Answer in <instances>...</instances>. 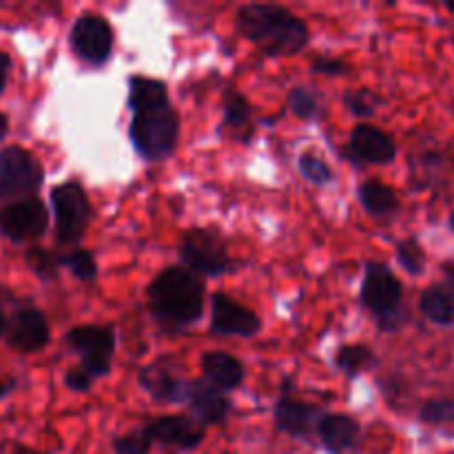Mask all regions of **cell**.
Segmentation results:
<instances>
[{"label": "cell", "mask_w": 454, "mask_h": 454, "mask_svg": "<svg viewBox=\"0 0 454 454\" xmlns=\"http://www.w3.org/2000/svg\"><path fill=\"white\" fill-rule=\"evenodd\" d=\"M4 331H7V319H4V313H3V306H0V337L4 335Z\"/></svg>", "instance_id": "cell-37"}, {"label": "cell", "mask_w": 454, "mask_h": 454, "mask_svg": "<svg viewBox=\"0 0 454 454\" xmlns=\"http://www.w3.org/2000/svg\"><path fill=\"white\" fill-rule=\"evenodd\" d=\"M448 226H450V231L454 233V213H450V220H448Z\"/></svg>", "instance_id": "cell-40"}, {"label": "cell", "mask_w": 454, "mask_h": 454, "mask_svg": "<svg viewBox=\"0 0 454 454\" xmlns=\"http://www.w3.org/2000/svg\"><path fill=\"white\" fill-rule=\"evenodd\" d=\"M43 182L44 168L31 151L18 145L0 149V200L3 202L34 198Z\"/></svg>", "instance_id": "cell-6"}, {"label": "cell", "mask_w": 454, "mask_h": 454, "mask_svg": "<svg viewBox=\"0 0 454 454\" xmlns=\"http://www.w3.org/2000/svg\"><path fill=\"white\" fill-rule=\"evenodd\" d=\"M49 211L40 198H25L0 208V235L9 242H31L47 233Z\"/></svg>", "instance_id": "cell-10"}, {"label": "cell", "mask_w": 454, "mask_h": 454, "mask_svg": "<svg viewBox=\"0 0 454 454\" xmlns=\"http://www.w3.org/2000/svg\"><path fill=\"white\" fill-rule=\"evenodd\" d=\"M364 211L372 217L393 215L399 208L397 191L380 180H366L357 191Z\"/></svg>", "instance_id": "cell-21"}, {"label": "cell", "mask_w": 454, "mask_h": 454, "mask_svg": "<svg viewBox=\"0 0 454 454\" xmlns=\"http://www.w3.org/2000/svg\"><path fill=\"white\" fill-rule=\"evenodd\" d=\"M16 454H43V452H38V450H29V448H20V450H18Z\"/></svg>", "instance_id": "cell-39"}, {"label": "cell", "mask_w": 454, "mask_h": 454, "mask_svg": "<svg viewBox=\"0 0 454 454\" xmlns=\"http://www.w3.org/2000/svg\"><path fill=\"white\" fill-rule=\"evenodd\" d=\"M341 153L355 164H390L397 158V145L393 136L381 131L380 127L362 122L353 129L348 146Z\"/></svg>", "instance_id": "cell-14"}, {"label": "cell", "mask_w": 454, "mask_h": 454, "mask_svg": "<svg viewBox=\"0 0 454 454\" xmlns=\"http://www.w3.org/2000/svg\"><path fill=\"white\" fill-rule=\"evenodd\" d=\"M9 393H12V384H7V381H0V399L7 397Z\"/></svg>", "instance_id": "cell-36"}, {"label": "cell", "mask_w": 454, "mask_h": 454, "mask_svg": "<svg viewBox=\"0 0 454 454\" xmlns=\"http://www.w3.org/2000/svg\"><path fill=\"white\" fill-rule=\"evenodd\" d=\"M9 67H12V56L0 51V71H9Z\"/></svg>", "instance_id": "cell-35"}, {"label": "cell", "mask_w": 454, "mask_h": 454, "mask_svg": "<svg viewBox=\"0 0 454 454\" xmlns=\"http://www.w3.org/2000/svg\"><path fill=\"white\" fill-rule=\"evenodd\" d=\"M251 102L235 89L224 91V106H222V127L229 129L231 136L248 137L247 129H251Z\"/></svg>", "instance_id": "cell-22"}, {"label": "cell", "mask_w": 454, "mask_h": 454, "mask_svg": "<svg viewBox=\"0 0 454 454\" xmlns=\"http://www.w3.org/2000/svg\"><path fill=\"white\" fill-rule=\"evenodd\" d=\"M129 140L146 162L167 160L180 140V114L171 105L162 80L149 75L129 78Z\"/></svg>", "instance_id": "cell-1"}, {"label": "cell", "mask_w": 454, "mask_h": 454, "mask_svg": "<svg viewBox=\"0 0 454 454\" xmlns=\"http://www.w3.org/2000/svg\"><path fill=\"white\" fill-rule=\"evenodd\" d=\"M419 419L428 426L450 424V421H454V399H446V397L428 399V402L421 406Z\"/></svg>", "instance_id": "cell-31"}, {"label": "cell", "mask_w": 454, "mask_h": 454, "mask_svg": "<svg viewBox=\"0 0 454 454\" xmlns=\"http://www.w3.org/2000/svg\"><path fill=\"white\" fill-rule=\"evenodd\" d=\"M375 353L364 344H346L335 355L337 371H341L348 377H359L366 368L375 366Z\"/></svg>", "instance_id": "cell-23"}, {"label": "cell", "mask_w": 454, "mask_h": 454, "mask_svg": "<svg viewBox=\"0 0 454 454\" xmlns=\"http://www.w3.org/2000/svg\"><path fill=\"white\" fill-rule=\"evenodd\" d=\"M397 262L406 273H411L412 278H419L426 270V251L421 248V244L415 238L402 239L397 244Z\"/></svg>", "instance_id": "cell-26"}, {"label": "cell", "mask_w": 454, "mask_h": 454, "mask_svg": "<svg viewBox=\"0 0 454 454\" xmlns=\"http://www.w3.org/2000/svg\"><path fill=\"white\" fill-rule=\"evenodd\" d=\"M93 381L96 380H93V377L80 366L71 368V371H67V375H65V386L69 390H74V393H89L93 386Z\"/></svg>", "instance_id": "cell-33"}, {"label": "cell", "mask_w": 454, "mask_h": 454, "mask_svg": "<svg viewBox=\"0 0 454 454\" xmlns=\"http://www.w3.org/2000/svg\"><path fill=\"white\" fill-rule=\"evenodd\" d=\"M377 105H380V100H377V96L371 89H348L344 93V106L359 120L372 118Z\"/></svg>", "instance_id": "cell-29"}, {"label": "cell", "mask_w": 454, "mask_h": 454, "mask_svg": "<svg viewBox=\"0 0 454 454\" xmlns=\"http://www.w3.org/2000/svg\"><path fill=\"white\" fill-rule=\"evenodd\" d=\"M9 348L18 350L22 355H31L43 350L51 340V328L43 310L35 306H20L12 317L7 319V331H4Z\"/></svg>", "instance_id": "cell-12"}, {"label": "cell", "mask_w": 454, "mask_h": 454, "mask_svg": "<svg viewBox=\"0 0 454 454\" xmlns=\"http://www.w3.org/2000/svg\"><path fill=\"white\" fill-rule=\"evenodd\" d=\"M446 9H448V12H450V13H454V3H446Z\"/></svg>", "instance_id": "cell-41"}, {"label": "cell", "mask_w": 454, "mask_h": 454, "mask_svg": "<svg viewBox=\"0 0 454 454\" xmlns=\"http://www.w3.org/2000/svg\"><path fill=\"white\" fill-rule=\"evenodd\" d=\"M137 384L153 402L160 403L186 402V395H189V381H184L162 364H149V366L140 368Z\"/></svg>", "instance_id": "cell-17"}, {"label": "cell", "mask_w": 454, "mask_h": 454, "mask_svg": "<svg viewBox=\"0 0 454 454\" xmlns=\"http://www.w3.org/2000/svg\"><path fill=\"white\" fill-rule=\"evenodd\" d=\"M60 266L69 270L80 282L91 284L98 278V262L93 253L87 251V248H74V251L60 255Z\"/></svg>", "instance_id": "cell-25"}, {"label": "cell", "mask_w": 454, "mask_h": 454, "mask_svg": "<svg viewBox=\"0 0 454 454\" xmlns=\"http://www.w3.org/2000/svg\"><path fill=\"white\" fill-rule=\"evenodd\" d=\"M313 71L315 74H322V75H346L348 74V65L340 58H333V56H317L313 60Z\"/></svg>", "instance_id": "cell-32"}, {"label": "cell", "mask_w": 454, "mask_h": 454, "mask_svg": "<svg viewBox=\"0 0 454 454\" xmlns=\"http://www.w3.org/2000/svg\"><path fill=\"white\" fill-rule=\"evenodd\" d=\"M286 105L300 120L322 118V100L310 87H293L286 96Z\"/></svg>", "instance_id": "cell-24"}, {"label": "cell", "mask_w": 454, "mask_h": 454, "mask_svg": "<svg viewBox=\"0 0 454 454\" xmlns=\"http://www.w3.org/2000/svg\"><path fill=\"white\" fill-rule=\"evenodd\" d=\"M151 448H153V439L149 437L145 426L114 439V454H149Z\"/></svg>", "instance_id": "cell-30"}, {"label": "cell", "mask_w": 454, "mask_h": 454, "mask_svg": "<svg viewBox=\"0 0 454 454\" xmlns=\"http://www.w3.org/2000/svg\"><path fill=\"white\" fill-rule=\"evenodd\" d=\"M238 31L255 44L264 56H295L310 43V31L304 18L282 4H242L235 13Z\"/></svg>", "instance_id": "cell-2"}, {"label": "cell", "mask_w": 454, "mask_h": 454, "mask_svg": "<svg viewBox=\"0 0 454 454\" xmlns=\"http://www.w3.org/2000/svg\"><path fill=\"white\" fill-rule=\"evenodd\" d=\"M25 260L29 264V269L38 275L40 279H51L58 275L60 266V255H56L53 251L43 247H34L25 253Z\"/></svg>", "instance_id": "cell-27"}, {"label": "cell", "mask_w": 454, "mask_h": 454, "mask_svg": "<svg viewBox=\"0 0 454 454\" xmlns=\"http://www.w3.org/2000/svg\"><path fill=\"white\" fill-rule=\"evenodd\" d=\"M67 346L80 355V368L93 380L109 375L115 353V331L111 326H75L67 333Z\"/></svg>", "instance_id": "cell-9"}, {"label": "cell", "mask_w": 454, "mask_h": 454, "mask_svg": "<svg viewBox=\"0 0 454 454\" xmlns=\"http://www.w3.org/2000/svg\"><path fill=\"white\" fill-rule=\"evenodd\" d=\"M297 168H300L301 176L310 182V184H331L333 182V168L326 160H322L319 155L313 153H301L297 160Z\"/></svg>", "instance_id": "cell-28"}, {"label": "cell", "mask_w": 454, "mask_h": 454, "mask_svg": "<svg viewBox=\"0 0 454 454\" xmlns=\"http://www.w3.org/2000/svg\"><path fill=\"white\" fill-rule=\"evenodd\" d=\"M273 417L279 433L295 439H309L310 434L317 433V426L324 415L313 403L301 402V399H295L288 393H284L278 399V403H275Z\"/></svg>", "instance_id": "cell-15"}, {"label": "cell", "mask_w": 454, "mask_h": 454, "mask_svg": "<svg viewBox=\"0 0 454 454\" xmlns=\"http://www.w3.org/2000/svg\"><path fill=\"white\" fill-rule=\"evenodd\" d=\"M186 402L193 408L200 424L204 426H220L224 424L231 415V402L229 397H226L224 390L213 386L211 381H207L204 377L202 380L189 381Z\"/></svg>", "instance_id": "cell-16"}, {"label": "cell", "mask_w": 454, "mask_h": 454, "mask_svg": "<svg viewBox=\"0 0 454 454\" xmlns=\"http://www.w3.org/2000/svg\"><path fill=\"white\" fill-rule=\"evenodd\" d=\"M403 286L384 262H366L362 279V304L377 317L381 331L393 333L403 324Z\"/></svg>", "instance_id": "cell-4"}, {"label": "cell", "mask_w": 454, "mask_h": 454, "mask_svg": "<svg viewBox=\"0 0 454 454\" xmlns=\"http://www.w3.org/2000/svg\"><path fill=\"white\" fill-rule=\"evenodd\" d=\"M202 372L204 380L211 381L220 390L229 393V390L239 388L244 384V366L238 357L224 350H208L202 355Z\"/></svg>", "instance_id": "cell-20"}, {"label": "cell", "mask_w": 454, "mask_h": 454, "mask_svg": "<svg viewBox=\"0 0 454 454\" xmlns=\"http://www.w3.org/2000/svg\"><path fill=\"white\" fill-rule=\"evenodd\" d=\"M180 260L184 269L200 278H217L231 269V255L220 233L208 229H191L182 238Z\"/></svg>", "instance_id": "cell-7"}, {"label": "cell", "mask_w": 454, "mask_h": 454, "mask_svg": "<svg viewBox=\"0 0 454 454\" xmlns=\"http://www.w3.org/2000/svg\"><path fill=\"white\" fill-rule=\"evenodd\" d=\"M7 74L9 71H0V96H3L4 87H7Z\"/></svg>", "instance_id": "cell-38"}, {"label": "cell", "mask_w": 454, "mask_h": 454, "mask_svg": "<svg viewBox=\"0 0 454 454\" xmlns=\"http://www.w3.org/2000/svg\"><path fill=\"white\" fill-rule=\"evenodd\" d=\"M262 331V319L255 310L239 304L229 293H213L211 297V333L226 337H255Z\"/></svg>", "instance_id": "cell-11"}, {"label": "cell", "mask_w": 454, "mask_h": 454, "mask_svg": "<svg viewBox=\"0 0 454 454\" xmlns=\"http://www.w3.org/2000/svg\"><path fill=\"white\" fill-rule=\"evenodd\" d=\"M7 133H9V118L3 114V111H0V140H3Z\"/></svg>", "instance_id": "cell-34"}, {"label": "cell", "mask_w": 454, "mask_h": 454, "mask_svg": "<svg viewBox=\"0 0 454 454\" xmlns=\"http://www.w3.org/2000/svg\"><path fill=\"white\" fill-rule=\"evenodd\" d=\"M359 421L350 415L331 412L324 415L317 426V437L322 446L331 454H344L357 443L359 439Z\"/></svg>", "instance_id": "cell-19"}, {"label": "cell", "mask_w": 454, "mask_h": 454, "mask_svg": "<svg viewBox=\"0 0 454 454\" xmlns=\"http://www.w3.org/2000/svg\"><path fill=\"white\" fill-rule=\"evenodd\" d=\"M115 34L111 22L96 12L80 13L69 31V44L75 58L89 67H102L114 53Z\"/></svg>", "instance_id": "cell-8"}, {"label": "cell", "mask_w": 454, "mask_h": 454, "mask_svg": "<svg viewBox=\"0 0 454 454\" xmlns=\"http://www.w3.org/2000/svg\"><path fill=\"white\" fill-rule=\"evenodd\" d=\"M443 282L426 288L419 297V310L434 326H452L454 324V264L446 262L442 266Z\"/></svg>", "instance_id": "cell-18"}, {"label": "cell", "mask_w": 454, "mask_h": 454, "mask_svg": "<svg viewBox=\"0 0 454 454\" xmlns=\"http://www.w3.org/2000/svg\"><path fill=\"white\" fill-rule=\"evenodd\" d=\"M51 211L56 222V242L62 247L78 244L84 238L93 208L87 191L75 180L62 182L51 189Z\"/></svg>", "instance_id": "cell-5"}, {"label": "cell", "mask_w": 454, "mask_h": 454, "mask_svg": "<svg viewBox=\"0 0 454 454\" xmlns=\"http://www.w3.org/2000/svg\"><path fill=\"white\" fill-rule=\"evenodd\" d=\"M204 295V282L184 266L164 269L155 275L146 291L151 317L168 333L184 331L202 317Z\"/></svg>", "instance_id": "cell-3"}, {"label": "cell", "mask_w": 454, "mask_h": 454, "mask_svg": "<svg viewBox=\"0 0 454 454\" xmlns=\"http://www.w3.org/2000/svg\"><path fill=\"white\" fill-rule=\"evenodd\" d=\"M153 443L177 452H191L204 442V424L189 415H164L145 426Z\"/></svg>", "instance_id": "cell-13"}]
</instances>
